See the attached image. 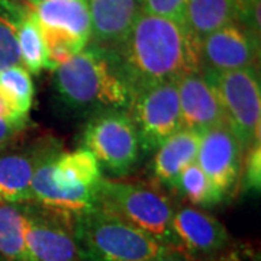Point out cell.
I'll use <instances>...</instances> for the list:
<instances>
[{
  "label": "cell",
  "mask_w": 261,
  "mask_h": 261,
  "mask_svg": "<svg viewBox=\"0 0 261 261\" xmlns=\"http://www.w3.org/2000/svg\"><path fill=\"white\" fill-rule=\"evenodd\" d=\"M199 45L186 23L142 12L121 45L108 53L134 94L200 71Z\"/></svg>",
  "instance_id": "1"
},
{
  "label": "cell",
  "mask_w": 261,
  "mask_h": 261,
  "mask_svg": "<svg viewBox=\"0 0 261 261\" xmlns=\"http://www.w3.org/2000/svg\"><path fill=\"white\" fill-rule=\"evenodd\" d=\"M54 87L60 102L77 112L126 111L132 99V90L111 54L92 44L57 67Z\"/></svg>",
  "instance_id": "2"
},
{
  "label": "cell",
  "mask_w": 261,
  "mask_h": 261,
  "mask_svg": "<svg viewBox=\"0 0 261 261\" xmlns=\"http://www.w3.org/2000/svg\"><path fill=\"white\" fill-rule=\"evenodd\" d=\"M102 178L100 166L90 151L63 152L57 145L34 171L32 203L75 216L97 205Z\"/></svg>",
  "instance_id": "3"
},
{
  "label": "cell",
  "mask_w": 261,
  "mask_h": 261,
  "mask_svg": "<svg viewBox=\"0 0 261 261\" xmlns=\"http://www.w3.org/2000/svg\"><path fill=\"white\" fill-rule=\"evenodd\" d=\"M73 233L82 261H149L168 248L99 205L75 215Z\"/></svg>",
  "instance_id": "4"
},
{
  "label": "cell",
  "mask_w": 261,
  "mask_h": 261,
  "mask_svg": "<svg viewBox=\"0 0 261 261\" xmlns=\"http://www.w3.org/2000/svg\"><path fill=\"white\" fill-rule=\"evenodd\" d=\"M97 205L147 233L157 243L177 250L173 231L171 200L155 185L132 180L102 178Z\"/></svg>",
  "instance_id": "5"
},
{
  "label": "cell",
  "mask_w": 261,
  "mask_h": 261,
  "mask_svg": "<svg viewBox=\"0 0 261 261\" xmlns=\"http://www.w3.org/2000/svg\"><path fill=\"white\" fill-rule=\"evenodd\" d=\"M214 86L222 105L226 125L238 138L244 152L260 141L261 89L258 67L233 71H202Z\"/></svg>",
  "instance_id": "6"
},
{
  "label": "cell",
  "mask_w": 261,
  "mask_h": 261,
  "mask_svg": "<svg viewBox=\"0 0 261 261\" xmlns=\"http://www.w3.org/2000/svg\"><path fill=\"white\" fill-rule=\"evenodd\" d=\"M84 148L112 176L123 177L138 164L141 142L126 111L111 109L96 113L86 125Z\"/></svg>",
  "instance_id": "7"
},
{
  "label": "cell",
  "mask_w": 261,
  "mask_h": 261,
  "mask_svg": "<svg viewBox=\"0 0 261 261\" xmlns=\"http://www.w3.org/2000/svg\"><path fill=\"white\" fill-rule=\"evenodd\" d=\"M126 112L138 132L142 151H155L183 129L177 82H163L135 90Z\"/></svg>",
  "instance_id": "8"
},
{
  "label": "cell",
  "mask_w": 261,
  "mask_h": 261,
  "mask_svg": "<svg viewBox=\"0 0 261 261\" xmlns=\"http://www.w3.org/2000/svg\"><path fill=\"white\" fill-rule=\"evenodd\" d=\"M74 216L28 205L29 261H82L73 233Z\"/></svg>",
  "instance_id": "9"
},
{
  "label": "cell",
  "mask_w": 261,
  "mask_h": 261,
  "mask_svg": "<svg viewBox=\"0 0 261 261\" xmlns=\"http://www.w3.org/2000/svg\"><path fill=\"white\" fill-rule=\"evenodd\" d=\"M200 71L224 73L258 67L260 37L232 22L200 39Z\"/></svg>",
  "instance_id": "10"
},
{
  "label": "cell",
  "mask_w": 261,
  "mask_h": 261,
  "mask_svg": "<svg viewBox=\"0 0 261 261\" xmlns=\"http://www.w3.org/2000/svg\"><path fill=\"white\" fill-rule=\"evenodd\" d=\"M244 154L240 141L228 125L215 126L200 137L196 163L224 199L235 195L240 185Z\"/></svg>",
  "instance_id": "11"
},
{
  "label": "cell",
  "mask_w": 261,
  "mask_h": 261,
  "mask_svg": "<svg viewBox=\"0 0 261 261\" xmlns=\"http://www.w3.org/2000/svg\"><path fill=\"white\" fill-rule=\"evenodd\" d=\"M173 231L177 250L193 261H214L231 248V237L224 224L192 206L174 211Z\"/></svg>",
  "instance_id": "12"
},
{
  "label": "cell",
  "mask_w": 261,
  "mask_h": 261,
  "mask_svg": "<svg viewBox=\"0 0 261 261\" xmlns=\"http://www.w3.org/2000/svg\"><path fill=\"white\" fill-rule=\"evenodd\" d=\"M53 138H41L29 148L0 154V203L32 202V177L42 157L56 148Z\"/></svg>",
  "instance_id": "13"
},
{
  "label": "cell",
  "mask_w": 261,
  "mask_h": 261,
  "mask_svg": "<svg viewBox=\"0 0 261 261\" xmlns=\"http://www.w3.org/2000/svg\"><path fill=\"white\" fill-rule=\"evenodd\" d=\"M177 86L183 129L203 134L215 126L226 125L219 97L202 71L181 77Z\"/></svg>",
  "instance_id": "14"
},
{
  "label": "cell",
  "mask_w": 261,
  "mask_h": 261,
  "mask_svg": "<svg viewBox=\"0 0 261 261\" xmlns=\"http://www.w3.org/2000/svg\"><path fill=\"white\" fill-rule=\"evenodd\" d=\"M144 0H89L90 42L105 51H113L129 34L140 18Z\"/></svg>",
  "instance_id": "15"
},
{
  "label": "cell",
  "mask_w": 261,
  "mask_h": 261,
  "mask_svg": "<svg viewBox=\"0 0 261 261\" xmlns=\"http://www.w3.org/2000/svg\"><path fill=\"white\" fill-rule=\"evenodd\" d=\"M200 137L195 130L180 129L155 149L152 171L159 183L176 189L183 170L197 160Z\"/></svg>",
  "instance_id": "16"
},
{
  "label": "cell",
  "mask_w": 261,
  "mask_h": 261,
  "mask_svg": "<svg viewBox=\"0 0 261 261\" xmlns=\"http://www.w3.org/2000/svg\"><path fill=\"white\" fill-rule=\"evenodd\" d=\"M31 10L39 25L63 29L87 44L90 42L89 0H44Z\"/></svg>",
  "instance_id": "17"
},
{
  "label": "cell",
  "mask_w": 261,
  "mask_h": 261,
  "mask_svg": "<svg viewBox=\"0 0 261 261\" xmlns=\"http://www.w3.org/2000/svg\"><path fill=\"white\" fill-rule=\"evenodd\" d=\"M28 205L0 203V257L8 261H29L27 248Z\"/></svg>",
  "instance_id": "18"
},
{
  "label": "cell",
  "mask_w": 261,
  "mask_h": 261,
  "mask_svg": "<svg viewBox=\"0 0 261 261\" xmlns=\"http://www.w3.org/2000/svg\"><path fill=\"white\" fill-rule=\"evenodd\" d=\"M237 22L233 0H189L185 23L199 41L218 29Z\"/></svg>",
  "instance_id": "19"
},
{
  "label": "cell",
  "mask_w": 261,
  "mask_h": 261,
  "mask_svg": "<svg viewBox=\"0 0 261 261\" xmlns=\"http://www.w3.org/2000/svg\"><path fill=\"white\" fill-rule=\"evenodd\" d=\"M18 42L22 67L32 74L49 68L48 51L42 31L34 12L25 8L18 25Z\"/></svg>",
  "instance_id": "20"
},
{
  "label": "cell",
  "mask_w": 261,
  "mask_h": 261,
  "mask_svg": "<svg viewBox=\"0 0 261 261\" xmlns=\"http://www.w3.org/2000/svg\"><path fill=\"white\" fill-rule=\"evenodd\" d=\"M25 6L0 0V71L22 65L18 42V25Z\"/></svg>",
  "instance_id": "21"
},
{
  "label": "cell",
  "mask_w": 261,
  "mask_h": 261,
  "mask_svg": "<svg viewBox=\"0 0 261 261\" xmlns=\"http://www.w3.org/2000/svg\"><path fill=\"white\" fill-rule=\"evenodd\" d=\"M174 190L192 205L202 207H212L225 200L224 196L218 192L197 163H193L183 170Z\"/></svg>",
  "instance_id": "22"
},
{
  "label": "cell",
  "mask_w": 261,
  "mask_h": 261,
  "mask_svg": "<svg viewBox=\"0 0 261 261\" xmlns=\"http://www.w3.org/2000/svg\"><path fill=\"white\" fill-rule=\"evenodd\" d=\"M34 83L28 71L22 65L9 67L0 71V94L22 116H29L34 103Z\"/></svg>",
  "instance_id": "23"
},
{
  "label": "cell",
  "mask_w": 261,
  "mask_h": 261,
  "mask_svg": "<svg viewBox=\"0 0 261 261\" xmlns=\"http://www.w3.org/2000/svg\"><path fill=\"white\" fill-rule=\"evenodd\" d=\"M39 27H41L42 37L47 45L48 63H49L51 70H56L57 67L67 63L70 58L77 56L87 47V42L65 32L63 29L49 28V27H42V25Z\"/></svg>",
  "instance_id": "24"
},
{
  "label": "cell",
  "mask_w": 261,
  "mask_h": 261,
  "mask_svg": "<svg viewBox=\"0 0 261 261\" xmlns=\"http://www.w3.org/2000/svg\"><path fill=\"white\" fill-rule=\"evenodd\" d=\"M243 190L247 192H258L261 186V147L260 141L252 144L245 151L243 160V170H241V180Z\"/></svg>",
  "instance_id": "25"
},
{
  "label": "cell",
  "mask_w": 261,
  "mask_h": 261,
  "mask_svg": "<svg viewBox=\"0 0 261 261\" xmlns=\"http://www.w3.org/2000/svg\"><path fill=\"white\" fill-rule=\"evenodd\" d=\"M187 2L189 0H144L142 12L185 23Z\"/></svg>",
  "instance_id": "26"
},
{
  "label": "cell",
  "mask_w": 261,
  "mask_h": 261,
  "mask_svg": "<svg viewBox=\"0 0 261 261\" xmlns=\"http://www.w3.org/2000/svg\"><path fill=\"white\" fill-rule=\"evenodd\" d=\"M260 2L261 0H233L237 8V22L260 37Z\"/></svg>",
  "instance_id": "27"
},
{
  "label": "cell",
  "mask_w": 261,
  "mask_h": 261,
  "mask_svg": "<svg viewBox=\"0 0 261 261\" xmlns=\"http://www.w3.org/2000/svg\"><path fill=\"white\" fill-rule=\"evenodd\" d=\"M20 130L16 129L15 126H12L10 123L0 118V148L6 147L12 141L15 140V137L18 135Z\"/></svg>",
  "instance_id": "28"
},
{
  "label": "cell",
  "mask_w": 261,
  "mask_h": 261,
  "mask_svg": "<svg viewBox=\"0 0 261 261\" xmlns=\"http://www.w3.org/2000/svg\"><path fill=\"white\" fill-rule=\"evenodd\" d=\"M149 261H193L190 257H187L185 252L176 248H167L164 252H161L155 258Z\"/></svg>",
  "instance_id": "29"
},
{
  "label": "cell",
  "mask_w": 261,
  "mask_h": 261,
  "mask_svg": "<svg viewBox=\"0 0 261 261\" xmlns=\"http://www.w3.org/2000/svg\"><path fill=\"white\" fill-rule=\"evenodd\" d=\"M41 2H44V0H27V3L23 6L28 8V9H32L34 6H37L38 3H41Z\"/></svg>",
  "instance_id": "30"
},
{
  "label": "cell",
  "mask_w": 261,
  "mask_h": 261,
  "mask_svg": "<svg viewBox=\"0 0 261 261\" xmlns=\"http://www.w3.org/2000/svg\"><path fill=\"white\" fill-rule=\"evenodd\" d=\"M10 2H13V3H18V5H22V6L27 3V0H10Z\"/></svg>",
  "instance_id": "31"
}]
</instances>
